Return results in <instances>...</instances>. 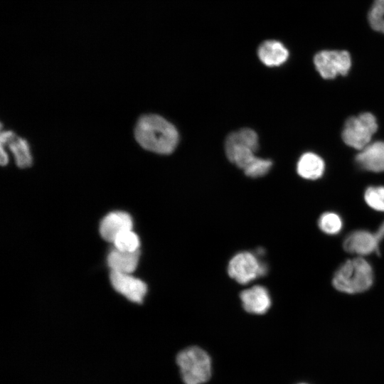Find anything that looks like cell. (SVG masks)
<instances>
[{"label": "cell", "instance_id": "cell-1", "mask_svg": "<svg viewBox=\"0 0 384 384\" xmlns=\"http://www.w3.org/2000/svg\"><path fill=\"white\" fill-rule=\"evenodd\" d=\"M134 137L142 147L161 154L173 152L178 142L176 127L162 117L153 114L139 119Z\"/></svg>", "mask_w": 384, "mask_h": 384}, {"label": "cell", "instance_id": "cell-2", "mask_svg": "<svg viewBox=\"0 0 384 384\" xmlns=\"http://www.w3.org/2000/svg\"><path fill=\"white\" fill-rule=\"evenodd\" d=\"M373 280L371 265L359 257L346 260L336 270L332 278V285L341 292L358 294L369 289Z\"/></svg>", "mask_w": 384, "mask_h": 384}, {"label": "cell", "instance_id": "cell-3", "mask_svg": "<svg viewBox=\"0 0 384 384\" xmlns=\"http://www.w3.org/2000/svg\"><path fill=\"white\" fill-rule=\"evenodd\" d=\"M182 380L185 384H203L211 376L209 355L198 346L188 347L176 356Z\"/></svg>", "mask_w": 384, "mask_h": 384}, {"label": "cell", "instance_id": "cell-4", "mask_svg": "<svg viewBox=\"0 0 384 384\" xmlns=\"http://www.w3.org/2000/svg\"><path fill=\"white\" fill-rule=\"evenodd\" d=\"M258 147L257 134L249 128H243L230 133L225 143L227 157L243 171L258 158L255 155Z\"/></svg>", "mask_w": 384, "mask_h": 384}, {"label": "cell", "instance_id": "cell-5", "mask_svg": "<svg viewBox=\"0 0 384 384\" xmlns=\"http://www.w3.org/2000/svg\"><path fill=\"white\" fill-rule=\"evenodd\" d=\"M377 129L375 117L370 112H363L346 119L342 131V139L348 146L361 150L370 143Z\"/></svg>", "mask_w": 384, "mask_h": 384}, {"label": "cell", "instance_id": "cell-6", "mask_svg": "<svg viewBox=\"0 0 384 384\" xmlns=\"http://www.w3.org/2000/svg\"><path fill=\"white\" fill-rule=\"evenodd\" d=\"M314 64L324 79L331 80L346 75L351 70L352 60L347 50H324L315 54Z\"/></svg>", "mask_w": 384, "mask_h": 384}, {"label": "cell", "instance_id": "cell-7", "mask_svg": "<svg viewBox=\"0 0 384 384\" xmlns=\"http://www.w3.org/2000/svg\"><path fill=\"white\" fill-rule=\"evenodd\" d=\"M267 268L250 252L234 255L228 266L229 276L240 284H247L266 273Z\"/></svg>", "mask_w": 384, "mask_h": 384}, {"label": "cell", "instance_id": "cell-8", "mask_svg": "<svg viewBox=\"0 0 384 384\" xmlns=\"http://www.w3.org/2000/svg\"><path fill=\"white\" fill-rule=\"evenodd\" d=\"M110 282L119 293L132 302L140 303L143 301L147 291L146 284L131 274L111 271Z\"/></svg>", "mask_w": 384, "mask_h": 384}, {"label": "cell", "instance_id": "cell-9", "mask_svg": "<svg viewBox=\"0 0 384 384\" xmlns=\"http://www.w3.org/2000/svg\"><path fill=\"white\" fill-rule=\"evenodd\" d=\"M132 220L127 213L115 211L108 213L101 221L100 233L105 240L113 242L122 232L132 230Z\"/></svg>", "mask_w": 384, "mask_h": 384}, {"label": "cell", "instance_id": "cell-10", "mask_svg": "<svg viewBox=\"0 0 384 384\" xmlns=\"http://www.w3.org/2000/svg\"><path fill=\"white\" fill-rule=\"evenodd\" d=\"M240 297L244 309L251 314H265L271 306V298L267 289L260 285L243 290Z\"/></svg>", "mask_w": 384, "mask_h": 384}, {"label": "cell", "instance_id": "cell-11", "mask_svg": "<svg viewBox=\"0 0 384 384\" xmlns=\"http://www.w3.org/2000/svg\"><path fill=\"white\" fill-rule=\"evenodd\" d=\"M358 165L368 171H384V142L370 143L356 156Z\"/></svg>", "mask_w": 384, "mask_h": 384}, {"label": "cell", "instance_id": "cell-12", "mask_svg": "<svg viewBox=\"0 0 384 384\" xmlns=\"http://www.w3.org/2000/svg\"><path fill=\"white\" fill-rule=\"evenodd\" d=\"M343 247L346 252L358 255H367L379 251L372 232L364 230L349 233L343 242Z\"/></svg>", "mask_w": 384, "mask_h": 384}, {"label": "cell", "instance_id": "cell-13", "mask_svg": "<svg viewBox=\"0 0 384 384\" xmlns=\"http://www.w3.org/2000/svg\"><path fill=\"white\" fill-rule=\"evenodd\" d=\"M0 144L7 145L14 154L16 165L21 169L32 164V157L27 142L16 136L12 131H1Z\"/></svg>", "mask_w": 384, "mask_h": 384}, {"label": "cell", "instance_id": "cell-14", "mask_svg": "<svg viewBox=\"0 0 384 384\" xmlns=\"http://www.w3.org/2000/svg\"><path fill=\"white\" fill-rule=\"evenodd\" d=\"M260 60L267 66H279L284 63L289 55V50L281 42L269 40L263 42L258 48Z\"/></svg>", "mask_w": 384, "mask_h": 384}, {"label": "cell", "instance_id": "cell-15", "mask_svg": "<svg viewBox=\"0 0 384 384\" xmlns=\"http://www.w3.org/2000/svg\"><path fill=\"white\" fill-rule=\"evenodd\" d=\"M139 250L127 252L114 248L107 257V264L111 271L131 274L138 265Z\"/></svg>", "mask_w": 384, "mask_h": 384}, {"label": "cell", "instance_id": "cell-16", "mask_svg": "<svg viewBox=\"0 0 384 384\" xmlns=\"http://www.w3.org/2000/svg\"><path fill=\"white\" fill-rule=\"evenodd\" d=\"M298 174L309 180H316L321 177L325 171V163L323 159L313 152H306L301 156L297 165Z\"/></svg>", "mask_w": 384, "mask_h": 384}, {"label": "cell", "instance_id": "cell-17", "mask_svg": "<svg viewBox=\"0 0 384 384\" xmlns=\"http://www.w3.org/2000/svg\"><path fill=\"white\" fill-rule=\"evenodd\" d=\"M318 226L324 233L338 234L343 228V220L339 215L334 212H325L318 220Z\"/></svg>", "mask_w": 384, "mask_h": 384}, {"label": "cell", "instance_id": "cell-18", "mask_svg": "<svg viewBox=\"0 0 384 384\" xmlns=\"http://www.w3.org/2000/svg\"><path fill=\"white\" fill-rule=\"evenodd\" d=\"M113 243L116 249L127 252H136L140 245L139 238L132 230H125L118 235Z\"/></svg>", "mask_w": 384, "mask_h": 384}, {"label": "cell", "instance_id": "cell-19", "mask_svg": "<svg viewBox=\"0 0 384 384\" xmlns=\"http://www.w3.org/2000/svg\"><path fill=\"white\" fill-rule=\"evenodd\" d=\"M370 27L384 34V0H374L368 14Z\"/></svg>", "mask_w": 384, "mask_h": 384}, {"label": "cell", "instance_id": "cell-20", "mask_svg": "<svg viewBox=\"0 0 384 384\" xmlns=\"http://www.w3.org/2000/svg\"><path fill=\"white\" fill-rule=\"evenodd\" d=\"M364 199L367 205L373 210L384 212V186H369L365 191Z\"/></svg>", "mask_w": 384, "mask_h": 384}, {"label": "cell", "instance_id": "cell-21", "mask_svg": "<svg viewBox=\"0 0 384 384\" xmlns=\"http://www.w3.org/2000/svg\"><path fill=\"white\" fill-rule=\"evenodd\" d=\"M272 165L270 160L258 157L252 165L244 170V173L250 177H260L269 171Z\"/></svg>", "mask_w": 384, "mask_h": 384}, {"label": "cell", "instance_id": "cell-22", "mask_svg": "<svg viewBox=\"0 0 384 384\" xmlns=\"http://www.w3.org/2000/svg\"><path fill=\"white\" fill-rule=\"evenodd\" d=\"M372 235L375 243L379 247L380 242L384 239V220L378 227L377 230L372 233Z\"/></svg>", "mask_w": 384, "mask_h": 384}, {"label": "cell", "instance_id": "cell-23", "mask_svg": "<svg viewBox=\"0 0 384 384\" xmlns=\"http://www.w3.org/2000/svg\"><path fill=\"white\" fill-rule=\"evenodd\" d=\"M301 384H306V383H301Z\"/></svg>", "mask_w": 384, "mask_h": 384}]
</instances>
